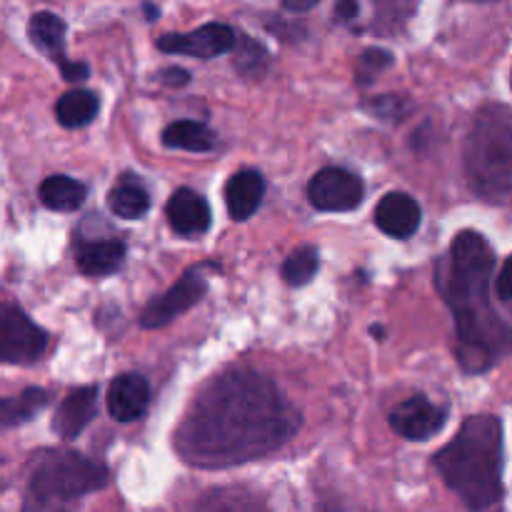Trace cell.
<instances>
[{
    "mask_svg": "<svg viewBox=\"0 0 512 512\" xmlns=\"http://www.w3.org/2000/svg\"><path fill=\"white\" fill-rule=\"evenodd\" d=\"M495 253L480 233L465 230L435 265V285L455 315L458 355L465 373H488L508 358L510 323L493 308Z\"/></svg>",
    "mask_w": 512,
    "mask_h": 512,
    "instance_id": "cell-2",
    "label": "cell"
},
{
    "mask_svg": "<svg viewBox=\"0 0 512 512\" xmlns=\"http://www.w3.org/2000/svg\"><path fill=\"white\" fill-rule=\"evenodd\" d=\"M468 185L485 203L505 205L512 193V113L505 103L478 110L465 140Z\"/></svg>",
    "mask_w": 512,
    "mask_h": 512,
    "instance_id": "cell-4",
    "label": "cell"
},
{
    "mask_svg": "<svg viewBox=\"0 0 512 512\" xmlns=\"http://www.w3.org/2000/svg\"><path fill=\"white\" fill-rule=\"evenodd\" d=\"M315 5H318V0H285L283 8L288 10V13H308Z\"/></svg>",
    "mask_w": 512,
    "mask_h": 512,
    "instance_id": "cell-31",
    "label": "cell"
},
{
    "mask_svg": "<svg viewBox=\"0 0 512 512\" xmlns=\"http://www.w3.org/2000/svg\"><path fill=\"white\" fill-rule=\"evenodd\" d=\"M100 110V100L93 90L75 88L68 90L65 95H60V100L55 103V115H58V123L63 128H83V125L93 123V118Z\"/></svg>",
    "mask_w": 512,
    "mask_h": 512,
    "instance_id": "cell-21",
    "label": "cell"
},
{
    "mask_svg": "<svg viewBox=\"0 0 512 512\" xmlns=\"http://www.w3.org/2000/svg\"><path fill=\"white\" fill-rule=\"evenodd\" d=\"M163 145L188 153H208L215 148V133L198 120H178L163 130Z\"/></svg>",
    "mask_w": 512,
    "mask_h": 512,
    "instance_id": "cell-20",
    "label": "cell"
},
{
    "mask_svg": "<svg viewBox=\"0 0 512 512\" xmlns=\"http://www.w3.org/2000/svg\"><path fill=\"white\" fill-rule=\"evenodd\" d=\"M203 512H263V508L248 495L225 490V493L210 495L208 503L203 505Z\"/></svg>",
    "mask_w": 512,
    "mask_h": 512,
    "instance_id": "cell-26",
    "label": "cell"
},
{
    "mask_svg": "<svg viewBox=\"0 0 512 512\" xmlns=\"http://www.w3.org/2000/svg\"><path fill=\"white\" fill-rule=\"evenodd\" d=\"M445 423H448V410L430 403L425 395L408 398L390 413V428H393L400 438L413 440V443L430 440L433 435H438L440 430L445 428Z\"/></svg>",
    "mask_w": 512,
    "mask_h": 512,
    "instance_id": "cell-11",
    "label": "cell"
},
{
    "mask_svg": "<svg viewBox=\"0 0 512 512\" xmlns=\"http://www.w3.org/2000/svg\"><path fill=\"white\" fill-rule=\"evenodd\" d=\"M235 30L225 23H205L190 33H168L158 38V50L170 55L213 60L235 48Z\"/></svg>",
    "mask_w": 512,
    "mask_h": 512,
    "instance_id": "cell-9",
    "label": "cell"
},
{
    "mask_svg": "<svg viewBox=\"0 0 512 512\" xmlns=\"http://www.w3.org/2000/svg\"><path fill=\"white\" fill-rule=\"evenodd\" d=\"M158 78L163 80L165 85H185L190 80V75L180 68H165V70H160Z\"/></svg>",
    "mask_w": 512,
    "mask_h": 512,
    "instance_id": "cell-29",
    "label": "cell"
},
{
    "mask_svg": "<svg viewBox=\"0 0 512 512\" xmlns=\"http://www.w3.org/2000/svg\"><path fill=\"white\" fill-rule=\"evenodd\" d=\"M235 68L240 75H248V78H260V75L268 70L270 58L268 50L258 43V40L240 38L235 40Z\"/></svg>",
    "mask_w": 512,
    "mask_h": 512,
    "instance_id": "cell-24",
    "label": "cell"
},
{
    "mask_svg": "<svg viewBox=\"0 0 512 512\" xmlns=\"http://www.w3.org/2000/svg\"><path fill=\"white\" fill-rule=\"evenodd\" d=\"M303 418L278 385L248 368L210 380L175 430V450L193 468L220 470L273 455L298 435Z\"/></svg>",
    "mask_w": 512,
    "mask_h": 512,
    "instance_id": "cell-1",
    "label": "cell"
},
{
    "mask_svg": "<svg viewBox=\"0 0 512 512\" xmlns=\"http://www.w3.org/2000/svg\"><path fill=\"white\" fill-rule=\"evenodd\" d=\"M265 198V178L258 170H240L225 185V203H228L230 218L243 223L255 210L260 208Z\"/></svg>",
    "mask_w": 512,
    "mask_h": 512,
    "instance_id": "cell-17",
    "label": "cell"
},
{
    "mask_svg": "<svg viewBox=\"0 0 512 512\" xmlns=\"http://www.w3.org/2000/svg\"><path fill=\"white\" fill-rule=\"evenodd\" d=\"M203 268L198 265V268L185 270V273L180 275L178 283H175L168 293L150 300V303L145 305L143 315H140V325H143L145 330L163 328V325L173 323L175 318L188 313L193 305H198L200 300L205 298V293H208V278L203 275Z\"/></svg>",
    "mask_w": 512,
    "mask_h": 512,
    "instance_id": "cell-7",
    "label": "cell"
},
{
    "mask_svg": "<svg viewBox=\"0 0 512 512\" xmlns=\"http://www.w3.org/2000/svg\"><path fill=\"white\" fill-rule=\"evenodd\" d=\"M168 223L178 235H203L213 223L208 200L190 188H178L168 200Z\"/></svg>",
    "mask_w": 512,
    "mask_h": 512,
    "instance_id": "cell-15",
    "label": "cell"
},
{
    "mask_svg": "<svg viewBox=\"0 0 512 512\" xmlns=\"http://www.w3.org/2000/svg\"><path fill=\"white\" fill-rule=\"evenodd\" d=\"M368 110L373 115H378V118L398 120L400 115L408 110V105H405V100L398 98V95H380V98H373V103L368 105Z\"/></svg>",
    "mask_w": 512,
    "mask_h": 512,
    "instance_id": "cell-27",
    "label": "cell"
},
{
    "mask_svg": "<svg viewBox=\"0 0 512 512\" xmlns=\"http://www.w3.org/2000/svg\"><path fill=\"white\" fill-rule=\"evenodd\" d=\"M110 473L98 460L75 450H48L40 455L25 490V512H70L80 498L98 493Z\"/></svg>",
    "mask_w": 512,
    "mask_h": 512,
    "instance_id": "cell-5",
    "label": "cell"
},
{
    "mask_svg": "<svg viewBox=\"0 0 512 512\" xmlns=\"http://www.w3.org/2000/svg\"><path fill=\"white\" fill-rule=\"evenodd\" d=\"M108 208L113 210V215H118V218L138 220L148 213L150 195L138 178L125 175V178L108 193Z\"/></svg>",
    "mask_w": 512,
    "mask_h": 512,
    "instance_id": "cell-22",
    "label": "cell"
},
{
    "mask_svg": "<svg viewBox=\"0 0 512 512\" xmlns=\"http://www.w3.org/2000/svg\"><path fill=\"white\" fill-rule=\"evenodd\" d=\"M150 385L143 375L125 373L110 383L108 388V413L118 423H133L148 413Z\"/></svg>",
    "mask_w": 512,
    "mask_h": 512,
    "instance_id": "cell-13",
    "label": "cell"
},
{
    "mask_svg": "<svg viewBox=\"0 0 512 512\" xmlns=\"http://www.w3.org/2000/svg\"><path fill=\"white\" fill-rule=\"evenodd\" d=\"M433 463L470 510L493 508L503 498V423L495 415L468 418Z\"/></svg>",
    "mask_w": 512,
    "mask_h": 512,
    "instance_id": "cell-3",
    "label": "cell"
},
{
    "mask_svg": "<svg viewBox=\"0 0 512 512\" xmlns=\"http://www.w3.org/2000/svg\"><path fill=\"white\" fill-rule=\"evenodd\" d=\"M80 273L90 278H103V275L115 273L125 260V243L115 238H90L80 240L75 250Z\"/></svg>",
    "mask_w": 512,
    "mask_h": 512,
    "instance_id": "cell-16",
    "label": "cell"
},
{
    "mask_svg": "<svg viewBox=\"0 0 512 512\" xmlns=\"http://www.w3.org/2000/svg\"><path fill=\"white\" fill-rule=\"evenodd\" d=\"M420 218L423 213L418 200L408 193H388L375 208V225L395 240H405L418 233Z\"/></svg>",
    "mask_w": 512,
    "mask_h": 512,
    "instance_id": "cell-14",
    "label": "cell"
},
{
    "mask_svg": "<svg viewBox=\"0 0 512 512\" xmlns=\"http://www.w3.org/2000/svg\"><path fill=\"white\" fill-rule=\"evenodd\" d=\"M393 63H395V58L390 50H385V48L363 50V55H360V60H358V68H355V80H358L360 85L375 83V78H378L380 73H385V70H388Z\"/></svg>",
    "mask_w": 512,
    "mask_h": 512,
    "instance_id": "cell-25",
    "label": "cell"
},
{
    "mask_svg": "<svg viewBox=\"0 0 512 512\" xmlns=\"http://www.w3.org/2000/svg\"><path fill=\"white\" fill-rule=\"evenodd\" d=\"M360 5L355 3V0H343V3L335 5V15H338V20H353L355 15H358Z\"/></svg>",
    "mask_w": 512,
    "mask_h": 512,
    "instance_id": "cell-30",
    "label": "cell"
},
{
    "mask_svg": "<svg viewBox=\"0 0 512 512\" xmlns=\"http://www.w3.org/2000/svg\"><path fill=\"white\" fill-rule=\"evenodd\" d=\"M145 13H148V18H158V8H145Z\"/></svg>",
    "mask_w": 512,
    "mask_h": 512,
    "instance_id": "cell-32",
    "label": "cell"
},
{
    "mask_svg": "<svg viewBox=\"0 0 512 512\" xmlns=\"http://www.w3.org/2000/svg\"><path fill=\"white\" fill-rule=\"evenodd\" d=\"M28 38L45 58L58 63L60 73H63L68 83H80V80L90 75L88 63H75V60H68V55H65V23L60 15L48 13V10L35 13L28 23Z\"/></svg>",
    "mask_w": 512,
    "mask_h": 512,
    "instance_id": "cell-10",
    "label": "cell"
},
{
    "mask_svg": "<svg viewBox=\"0 0 512 512\" xmlns=\"http://www.w3.org/2000/svg\"><path fill=\"white\" fill-rule=\"evenodd\" d=\"M365 198L363 180L345 168H323L308 183V200L323 213H348Z\"/></svg>",
    "mask_w": 512,
    "mask_h": 512,
    "instance_id": "cell-8",
    "label": "cell"
},
{
    "mask_svg": "<svg viewBox=\"0 0 512 512\" xmlns=\"http://www.w3.org/2000/svg\"><path fill=\"white\" fill-rule=\"evenodd\" d=\"M512 258H508L503 263V268H500V275H498V298L503 305H510L512 300V293H510V270H512Z\"/></svg>",
    "mask_w": 512,
    "mask_h": 512,
    "instance_id": "cell-28",
    "label": "cell"
},
{
    "mask_svg": "<svg viewBox=\"0 0 512 512\" xmlns=\"http://www.w3.org/2000/svg\"><path fill=\"white\" fill-rule=\"evenodd\" d=\"M318 250L313 245H303V248L293 250L288 255V260L283 263V278L285 283L293 285V288H303L318 273Z\"/></svg>",
    "mask_w": 512,
    "mask_h": 512,
    "instance_id": "cell-23",
    "label": "cell"
},
{
    "mask_svg": "<svg viewBox=\"0 0 512 512\" xmlns=\"http://www.w3.org/2000/svg\"><path fill=\"white\" fill-rule=\"evenodd\" d=\"M48 403L50 393L43 388H28L13 398H0V433L33 420Z\"/></svg>",
    "mask_w": 512,
    "mask_h": 512,
    "instance_id": "cell-18",
    "label": "cell"
},
{
    "mask_svg": "<svg viewBox=\"0 0 512 512\" xmlns=\"http://www.w3.org/2000/svg\"><path fill=\"white\" fill-rule=\"evenodd\" d=\"M98 413V388L83 385L70 390L53 415V433L60 440H75Z\"/></svg>",
    "mask_w": 512,
    "mask_h": 512,
    "instance_id": "cell-12",
    "label": "cell"
},
{
    "mask_svg": "<svg viewBox=\"0 0 512 512\" xmlns=\"http://www.w3.org/2000/svg\"><path fill=\"white\" fill-rule=\"evenodd\" d=\"M88 198V188L80 180L68 178V175H50L40 185V200L48 210H58V213H68V210H78Z\"/></svg>",
    "mask_w": 512,
    "mask_h": 512,
    "instance_id": "cell-19",
    "label": "cell"
},
{
    "mask_svg": "<svg viewBox=\"0 0 512 512\" xmlns=\"http://www.w3.org/2000/svg\"><path fill=\"white\" fill-rule=\"evenodd\" d=\"M48 350V333L15 303L0 300V363L30 365Z\"/></svg>",
    "mask_w": 512,
    "mask_h": 512,
    "instance_id": "cell-6",
    "label": "cell"
}]
</instances>
